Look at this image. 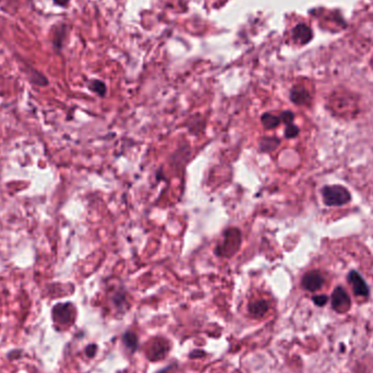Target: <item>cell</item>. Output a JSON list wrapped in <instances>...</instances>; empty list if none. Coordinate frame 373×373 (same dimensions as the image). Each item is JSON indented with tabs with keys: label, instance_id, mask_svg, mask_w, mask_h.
I'll return each mask as SVG.
<instances>
[{
	"label": "cell",
	"instance_id": "cell-1",
	"mask_svg": "<svg viewBox=\"0 0 373 373\" xmlns=\"http://www.w3.org/2000/svg\"><path fill=\"white\" fill-rule=\"evenodd\" d=\"M242 242V233L239 228L230 227L222 232L214 253L220 258H232L239 251Z\"/></svg>",
	"mask_w": 373,
	"mask_h": 373
},
{
	"label": "cell",
	"instance_id": "cell-2",
	"mask_svg": "<svg viewBox=\"0 0 373 373\" xmlns=\"http://www.w3.org/2000/svg\"><path fill=\"white\" fill-rule=\"evenodd\" d=\"M323 201L329 206H342L350 201V193L343 186H326L322 189Z\"/></svg>",
	"mask_w": 373,
	"mask_h": 373
},
{
	"label": "cell",
	"instance_id": "cell-3",
	"mask_svg": "<svg viewBox=\"0 0 373 373\" xmlns=\"http://www.w3.org/2000/svg\"><path fill=\"white\" fill-rule=\"evenodd\" d=\"M324 284V277L319 271H310L302 277L301 285L308 291H316Z\"/></svg>",
	"mask_w": 373,
	"mask_h": 373
},
{
	"label": "cell",
	"instance_id": "cell-4",
	"mask_svg": "<svg viewBox=\"0 0 373 373\" xmlns=\"http://www.w3.org/2000/svg\"><path fill=\"white\" fill-rule=\"evenodd\" d=\"M67 32H68V27H67V24H64V23L55 24L53 29H51L52 45H53V48L57 53L62 51L63 44L67 37Z\"/></svg>",
	"mask_w": 373,
	"mask_h": 373
},
{
	"label": "cell",
	"instance_id": "cell-5",
	"mask_svg": "<svg viewBox=\"0 0 373 373\" xmlns=\"http://www.w3.org/2000/svg\"><path fill=\"white\" fill-rule=\"evenodd\" d=\"M54 320L60 324H68L73 319V308L70 303H59L54 308Z\"/></svg>",
	"mask_w": 373,
	"mask_h": 373
},
{
	"label": "cell",
	"instance_id": "cell-6",
	"mask_svg": "<svg viewBox=\"0 0 373 373\" xmlns=\"http://www.w3.org/2000/svg\"><path fill=\"white\" fill-rule=\"evenodd\" d=\"M332 306L336 311H346L350 306V299L343 287H337L333 292Z\"/></svg>",
	"mask_w": 373,
	"mask_h": 373
},
{
	"label": "cell",
	"instance_id": "cell-7",
	"mask_svg": "<svg viewBox=\"0 0 373 373\" xmlns=\"http://www.w3.org/2000/svg\"><path fill=\"white\" fill-rule=\"evenodd\" d=\"M348 281H349L352 289H354V292L356 293V295L362 296V297H366L369 295V288H368L366 282L364 281V278L359 275V273H357L355 271L350 272L349 276H348Z\"/></svg>",
	"mask_w": 373,
	"mask_h": 373
},
{
	"label": "cell",
	"instance_id": "cell-8",
	"mask_svg": "<svg viewBox=\"0 0 373 373\" xmlns=\"http://www.w3.org/2000/svg\"><path fill=\"white\" fill-rule=\"evenodd\" d=\"M310 94L301 86H296L290 91V101L296 105H306L310 102Z\"/></svg>",
	"mask_w": 373,
	"mask_h": 373
},
{
	"label": "cell",
	"instance_id": "cell-9",
	"mask_svg": "<svg viewBox=\"0 0 373 373\" xmlns=\"http://www.w3.org/2000/svg\"><path fill=\"white\" fill-rule=\"evenodd\" d=\"M292 37L298 43L307 44L311 41L312 31L306 24H298L292 29Z\"/></svg>",
	"mask_w": 373,
	"mask_h": 373
},
{
	"label": "cell",
	"instance_id": "cell-10",
	"mask_svg": "<svg viewBox=\"0 0 373 373\" xmlns=\"http://www.w3.org/2000/svg\"><path fill=\"white\" fill-rule=\"evenodd\" d=\"M280 144V139L276 137H263L258 141V150L263 153H270L275 151Z\"/></svg>",
	"mask_w": 373,
	"mask_h": 373
},
{
	"label": "cell",
	"instance_id": "cell-11",
	"mask_svg": "<svg viewBox=\"0 0 373 373\" xmlns=\"http://www.w3.org/2000/svg\"><path fill=\"white\" fill-rule=\"evenodd\" d=\"M268 308H270V306H268V302L266 300H257L249 305V312H250L253 316L262 317L263 316H265V313L268 311Z\"/></svg>",
	"mask_w": 373,
	"mask_h": 373
},
{
	"label": "cell",
	"instance_id": "cell-12",
	"mask_svg": "<svg viewBox=\"0 0 373 373\" xmlns=\"http://www.w3.org/2000/svg\"><path fill=\"white\" fill-rule=\"evenodd\" d=\"M204 127H205V121H204V119H203V117L200 115L192 116L187 122L188 130L191 133H196V134L201 133L203 131V129H204Z\"/></svg>",
	"mask_w": 373,
	"mask_h": 373
},
{
	"label": "cell",
	"instance_id": "cell-13",
	"mask_svg": "<svg viewBox=\"0 0 373 373\" xmlns=\"http://www.w3.org/2000/svg\"><path fill=\"white\" fill-rule=\"evenodd\" d=\"M150 351H151L150 359L152 360L161 359V358H164V356L166 355L167 345L163 341L154 342L150 348Z\"/></svg>",
	"mask_w": 373,
	"mask_h": 373
},
{
	"label": "cell",
	"instance_id": "cell-14",
	"mask_svg": "<svg viewBox=\"0 0 373 373\" xmlns=\"http://www.w3.org/2000/svg\"><path fill=\"white\" fill-rule=\"evenodd\" d=\"M261 122L263 127L267 129V130H272V129H275L280 126L281 119L278 116L273 115L271 113H264L261 116Z\"/></svg>",
	"mask_w": 373,
	"mask_h": 373
},
{
	"label": "cell",
	"instance_id": "cell-15",
	"mask_svg": "<svg viewBox=\"0 0 373 373\" xmlns=\"http://www.w3.org/2000/svg\"><path fill=\"white\" fill-rule=\"evenodd\" d=\"M88 88H89V91H92L93 93L97 94V95L101 96V97L105 96L106 93H107L106 84L101 80H91L89 81Z\"/></svg>",
	"mask_w": 373,
	"mask_h": 373
},
{
	"label": "cell",
	"instance_id": "cell-16",
	"mask_svg": "<svg viewBox=\"0 0 373 373\" xmlns=\"http://www.w3.org/2000/svg\"><path fill=\"white\" fill-rule=\"evenodd\" d=\"M29 71H31V73H29V80H31L33 83L38 84V86H47L48 81L43 73H41L31 67H29Z\"/></svg>",
	"mask_w": 373,
	"mask_h": 373
},
{
	"label": "cell",
	"instance_id": "cell-17",
	"mask_svg": "<svg viewBox=\"0 0 373 373\" xmlns=\"http://www.w3.org/2000/svg\"><path fill=\"white\" fill-rule=\"evenodd\" d=\"M122 341L129 349L136 350L138 348V337L132 332H127L122 335Z\"/></svg>",
	"mask_w": 373,
	"mask_h": 373
},
{
	"label": "cell",
	"instance_id": "cell-18",
	"mask_svg": "<svg viewBox=\"0 0 373 373\" xmlns=\"http://www.w3.org/2000/svg\"><path fill=\"white\" fill-rule=\"evenodd\" d=\"M299 128H298L296 124L293 123H290V124H287L286 128H285V138L287 139H293L298 137V134H299Z\"/></svg>",
	"mask_w": 373,
	"mask_h": 373
},
{
	"label": "cell",
	"instance_id": "cell-19",
	"mask_svg": "<svg viewBox=\"0 0 373 373\" xmlns=\"http://www.w3.org/2000/svg\"><path fill=\"white\" fill-rule=\"evenodd\" d=\"M280 119H281V122L285 123L286 126H287V124H290V123L293 122V119H295V115H293V113L290 112V111H285V112H283L281 114Z\"/></svg>",
	"mask_w": 373,
	"mask_h": 373
},
{
	"label": "cell",
	"instance_id": "cell-20",
	"mask_svg": "<svg viewBox=\"0 0 373 373\" xmlns=\"http://www.w3.org/2000/svg\"><path fill=\"white\" fill-rule=\"evenodd\" d=\"M313 301H315V303L316 306H324L325 303L327 302V297L324 296V295H320V296H316L313 297Z\"/></svg>",
	"mask_w": 373,
	"mask_h": 373
},
{
	"label": "cell",
	"instance_id": "cell-21",
	"mask_svg": "<svg viewBox=\"0 0 373 373\" xmlns=\"http://www.w3.org/2000/svg\"><path fill=\"white\" fill-rule=\"evenodd\" d=\"M113 299H114V302H115L116 306H121L120 303H123L124 299H126V298H124V293L123 292H119L118 291V292H116V295L114 296Z\"/></svg>",
	"mask_w": 373,
	"mask_h": 373
},
{
	"label": "cell",
	"instance_id": "cell-22",
	"mask_svg": "<svg viewBox=\"0 0 373 373\" xmlns=\"http://www.w3.org/2000/svg\"><path fill=\"white\" fill-rule=\"evenodd\" d=\"M96 350H97V347H96V345H88L87 347H86V355L88 356V357H94V355H95L96 354Z\"/></svg>",
	"mask_w": 373,
	"mask_h": 373
},
{
	"label": "cell",
	"instance_id": "cell-23",
	"mask_svg": "<svg viewBox=\"0 0 373 373\" xmlns=\"http://www.w3.org/2000/svg\"><path fill=\"white\" fill-rule=\"evenodd\" d=\"M53 2H54L55 6L66 8V7H68V4H69V2H70V0H53Z\"/></svg>",
	"mask_w": 373,
	"mask_h": 373
},
{
	"label": "cell",
	"instance_id": "cell-24",
	"mask_svg": "<svg viewBox=\"0 0 373 373\" xmlns=\"http://www.w3.org/2000/svg\"><path fill=\"white\" fill-rule=\"evenodd\" d=\"M156 178H157V180H164L163 169H158V172H157V173H156Z\"/></svg>",
	"mask_w": 373,
	"mask_h": 373
},
{
	"label": "cell",
	"instance_id": "cell-25",
	"mask_svg": "<svg viewBox=\"0 0 373 373\" xmlns=\"http://www.w3.org/2000/svg\"><path fill=\"white\" fill-rule=\"evenodd\" d=\"M198 355L204 356V352H202V351H193V352H191V354H190V357L192 358L193 356H198Z\"/></svg>",
	"mask_w": 373,
	"mask_h": 373
}]
</instances>
